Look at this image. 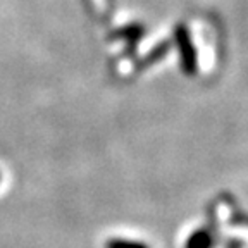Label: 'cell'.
<instances>
[{
  "label": "cell",
  "mask_w": 248,
  "mask_h": 248,
  "mask_svg": "<svg viewBox=\"0 0 248 248\" xmlns=\"http://www.w3.org/2000/svg\"><path fill=\"white\" fill-rule=\"evenodd\" d=\"M174 42L178 45L179 57H181V67L185 74L195 76L198 71V55L193 42H191L190 31L185 24H178L174 30Z\"/></svg>",
  "instance_id": "cell-1"
},
{
  "label": "cell",
  "mask_w": 248,
  "mask_h": 248,
  "mask_svg": "<svg viewBox=\"0 0 248 248\" xmlns=\"http://www.w3.org/2000/svg\"><path fill=\"white\" fill-rule=\"evenodd\" d=\"M214 247V234L210 229L200 228L191 232L185 243V248H212Z\"/></svg>",
  "instance_id": "cell-2"
},
{
  "label": "cell",
  "mask_w": 248,
  "mask_h": 248,
  "mask_svg": "<svg viewBox=\"0 0 248 248\" xmlns=\"http://www.w3.org/2000/svg\"><path fill=\"white\" fill-rule=\"evenodd\" d=\"M169 50H170V43H169V42H162V43H159V45L155 46L154 50L148 52L147 57L141 59V62H140L138 66L141 67V69H143V67L150 66V64H155V62L160 61V59H162L164 55H166Z\"/></svg>",
  "instance_id": "cell-3"
},
{
  "label": "cell",
  "mask_w": 248,
  "mask_h": 248,
  "mask_svg": "<svg viewBox=\"0 0 248 248\" xmlns=\"http://www.w3.org/2000/svg\"><path fill=\"white\" fill-rule=\"evenodd\" d=\"M105 248H148L141 241H133V240H124V238H112L105 243Z\"/></svg>",
  "instance_id": "cell-4"
},
{
  "label": "cell",
  "mask_w": 248,
  "mask_h": 248,
  "mask_svg": "<svg viewBox=\"0 0 248 248\" xmlns=\"http://www.w3.org/2000/svg\"><path fill=\"white\" fill-rule=\"evenodd\" d=\"M143 33H145L143 26H129V28H124V30L117 31L116 35L123 36V38H129L131 42H135V40H140V36L143 35Z\"/></svg>",
  "instance_id": "cell-5"
}]
</instances>
